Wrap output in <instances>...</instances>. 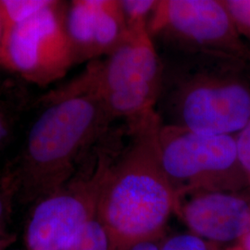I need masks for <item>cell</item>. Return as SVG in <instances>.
I'll list each match as a JSON object with an SVG mask.
<instances>
[{"instance_id": "6", "label": "cell", "mask_w": 250, "mask_h": 250, "mask_svg": "<svg viewBox=\"0 0 250 250\" xmlns=\"http://www.w3.org/2000/svg\"><path fill=\"white\" fill-rule=\"evenodd\" d=\"M161 166L175 195L197 189L239 191L250 185L240 167L234 134H209L161 125Z\"/></svg>"}, {"instance_id": "8", "label": "cell", "mask_w": 250, "mask_h": 250, "mask_svg": "<svg viewBox=\"0 0 250 250\" xmlns=\"http://www.w3.org/2000/svg\"><path fill=\"white\" fill-rule=\"evenodd\" d=\"M66 3L52 0L34 17L9 28L0 66L39 86L64 77L75 64L65 27Z\"/></svg>"}, {"instance_id": "21", "label": "cell", "mask_w": 250, "mask_h": 250, "mask_svg": "<svg viewBox=\"0 0 250 250\" xmlns=\"http://www.w3.org/2000/svg\"><path fill=\"white\" fill-rule=\"evenodd\" d=\"M6 31H7L6 25H5L3 17H2V15H1V12H0V49H1V47H2L4 39H5Z\"/></svg>"}, {"instance_id": "2", "label": "cell", "mask_w": 250, "mask_h": 250, "mask_svg": "<svg viewBox=\"0 0 250 250\" xmlns=\"http://www.w3.org/2000/svg\"><path fill=\"white\" fill-rule=\"evenodd\" d=\"M16 163L9 167L16 198L35 204L62 188L111 129L101 100L67 83L41 99Z\"/></svg>"}, {"instance_id": "10", "label": "cell", "mask_w": 250, "mask_h": 250, "mask_svg": "<svg viewBox=\"0 0 250 250\" xmlns=\"http://www.w3.org/2000/svg\"><path fill=\"white\" fill-rule=\"evenodd\" d=\"M65 27L75 64L106 57L128 36L120 0L67 2Z\"/></svg>"}, {"instance_id": "16", "label": "cell", "mask_w": 250, "mask_h": 250, "mask_svg": "<svg viewBox=\"0 0 250 250\" xmlns=\"http://www.w3.org/2000/svg\"><path fill=\"white\" fill-rule=\"evenodd\" d=\"M161 250H218V249L188 232H179L163 237Z\"/></svg>"}, {"instance_id": "12", "label": "cell", "mask_w": 250, "mask_h": 250, "mask_svg": "<svg viewBox=\"0 0 250 250\" xmlns=\"http://www.w3.org/2000/svg\"><path fill=\"white\" fill-rule=\"evenodd\" d=\"M65 250H109L107 232L95 218Z\"/></svg>"}, {"instance_id": "22", "label": "cell", "mask_w": 250, "mask_h": 250, "mask_svg": "<svg viewBox=\"0 0 250 250\" xmlns=\"http://www.w3.org/2000/svg\"><path fill=\"white\" fill-rule=\"evenodd\" d=\"M239 247L241 250H250V231L244 236V238L239 243Z\"/></svg>"}, {"instance_id": "7", "label": "cell", "mask_w": 250, "mask_h": 250, "mask_svg": "<svg viewBox=\"0 0 250 250\" xmlns=\"http://www.w3.org/2000/svg\"><path fill=\"white\" fill-rule=\"evenodd\" d=\"M152 38L169 50L222 54L250 62L222 0H158L148 21Z\"/></svg>"}, {"instance_id": "17", "label": "cell", "mask_w": 250, "mask_h": 250, "mask_svg": "<svg viewBox=\"0 0 250 250\" xmlns=\"http://www.w3.org/2000/svg\"><path fill=\"white\" fill-rule=\"evenodd\" d=\"M234 139L240 167L250 184V120L234 134Z\"/></svg>"}, {"instance_id": "1", "label": "cell", "mask_w": 250, "mask_h": 250, "mask_svg": "<svg viewBox=\"0 0 250 250\" xmlns=\"http://www.w3.org/2000/svg\"><path fill=\"white\" fill-rule=\"evenodd\" d=\"M161 120L156 110L125 123L127 142L108 166L99 190L96 218L109 250L164 235L176 195L161 166Z\"/></svg>"}, {"instance_id": "9", "label": "cell", "mask_w": 250, "mask_h": 250, "mask_svg": "<svg viewBox=\"0 0 250 250\" xmlns=\"http://www.w3.org/2000/svg\"><path fill=\"white\" fill-rule=\"evenodd\" d=\"M174 214L206 242L240 243L250 231V198L232 190H189L176 194Z\"/></svg>"}, {"instance_id": "5", "label": "cell", "mask_w": 250, "mask_h": 250, "mask_svg": "<svg viewBox=\"0 0 250 250\" xmlns=\"http://www.w3.org/2000/svg\"><path fill=\"white\" fill-rule=\"evenodd\" d=\"M110 129L72 178L34 204L25 229L28 250H65L96 218L99 190L120 151L125 132Z\"/></svg>"}, {"instance_id": "23", "label": "cell", "mask_w": 250, "mask_h": 250, "mask_svg": "<svg viewBox=\"0 0 250 250\" xmlns=\"http://www.w3.org/2000/svg\"><path fill=\"white\" fill-rule=\"evenodd\" d=\"M231 250H241L240 249V247H239V245L236 247V248H233V249H230Z\"/></svg>"}, {"instance_id": "11", "label": "cell", "mask_w": 250, "mask_h": 250, "mask_svg": "<svg viewBox=\"0 0 250 250\" xmlns=\"http://www.w3.org/2000/svg\"><path fill=\"white\" fill-rule=\"evenodd\" d=\"M52 0H0V12L6 29L34 17L51 4Z\"/></svg>"}, {"instance_id": "20", "label": "cell", "mask_w": 250, "mask_h": 250, "mask_svg": "<svg viewBox=\"0 0 250 250\" xmlns=\"http://www.w3.org/2000/svg\"><path fill=\"white\" fill-rule=\"evenodd\" d=\"M14 242H15V235L13 233L6 236H0V250L8 249L9 246L12 245Z\"/></svg>"}, {"instance_id": "13", "label": "cell", "mask_w": 250, "mask_h": 250, "mask_svg": "<svg viewBox=\"0 0 250 250\" xmlns=\"http://www.w3.org/2000/svg\"><path fill=\"white\" fill-rule=\"evenodd\" d=\"M128 31L147 26L158 0H120Z\"/></svg>"}, {"instance_id": "3", "label": "cell", "mask_w": 250, "mask_h": 250, "mask_svg": "<svg viewBox=\"0 0 250 250\" xmlns=\"http://www.w3.org/2000/svg\"><path fill=\"white\" fill-rule=\"evenodd\" d=\"M156 112L161 125L235 134L250 120V62L222 54L169 50L161 56Z\"/></svg>"}, {"instance_id": "4", "label": "cell", "mask_w": 250, "mask_h": 250, "mask_svg": "<svg viewBox=\"0 0 250 250\" xmlns=\"http://www.w3.org/2000/svg\"><path fill=\"white\" fill-rule=\"evenodd\" d=\"M161 80V55L146 26L128 31L125 41L111 53L90 62L69 83L95 94L113 122L128 123L155 110Z\"/></svg>"}, {"instance_id": "15", "label": "cell", "mask_w": 250, "mask_h": 250, "mask_svg": "<svg viewBox=\"0 0 250 250\" xmlns=\"http://www.w3.org/2000/svg\"><path fill=\"white\" fill-rule=\"evenodd\" d=\"M222 1L232 19V23L238 35L246 43L247 41L250 43V0Z\"/></svg>"}, {"instance_id": "14", "label": "cell", "mask_w": 250, "mask_h": 250, "mask_svg": "<svg viewBox=\"0 0 250 250\" xmlns=\"http://www.w3.org/2000/svg\"><path fill=\"white\" fill-rule=\"evenodd\" d=\"M16 190L9 167L0 170V236L11 234L8 232Z\"/></svg>"}, {"instance_id": "18", "label": "cell", "mask_w": 250, "mask_h": 250, "mask_svg": "<svg viewBox=\"0 0 250 250\" xmlns=\"http://www.w3.org/2000/svg\"><path fill=\"white\" fill-rule=\"evenodd\" d=\"M12 132V121L7 109L0 104V149L9 141Z\"/></svg>"}, {"instance_id": "19", "label": "cell", "mask_w": 250, "mask_h": 250, "mask_svg": "<svg viewBox=\"0 0 250 250\" xmlns=\"http://www.w3.org/2000/svg\"><path fill=\"white\" fill-rule=\"evenodd\" d=\"M163 237L164 235L135 242L125 248L124 250H161Z\"/></svg>"}]
</instances>
